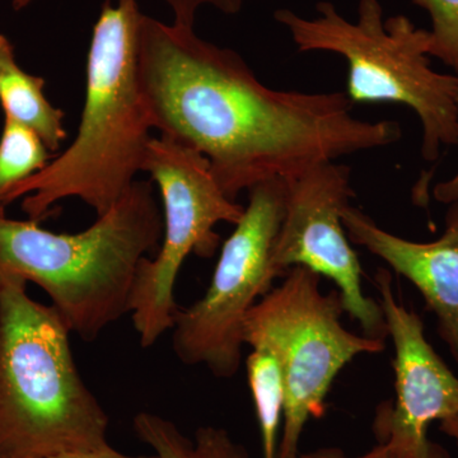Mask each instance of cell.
<instances>
[{
  "mask_svg": "<svg viewBox=\"0 0 458 458\" xmlns=\"http://www.w3.org/2000/svg\"><path fill=\"white\" fill-rule=\"evenodd\" d=\"M137 73L153 129L203 155L233 201L264 181L292 179L403 135L393 120L355 117L345 92L269 89L236 51L144 13Z\"/></svg>",
  "mask_w": 458,
  "mask_h": 458,
  "instance_id": "1",
  "label": "cell"
},
{
  "mask_svg": "<svg viewBox=\"0 0 458 458\" xmlns=\"http://www.w3.org/2000/svg\"><path fill=\"white\" fill-rule=\"evenodd\" d=\"M137 0H110L93 27L86 99L77 137L44 170L11 190L30 221L40 222L64 199H80L98 216L108 212L143 171L153 123L138 82L141 17Z\"/></svg>",
  "mask_w": 458,
  "mask_h": 458,
  "instance_id": "2",
  "label": "cell"
},
{
  "mask_svg": "<svg viewBox=\"0 0 458 458\" xmlns=\"http://www.w3.org/2000/svg\"><path fill=\"white\" fill-rule=\"evenodd\" d=\"M162 236L164 214L148 181H135L78 233H54L0 214V280L40 286L71 333L92 342L131 312L138 267L159 250Z\"/></svg>",
  "mask_w": 458,
  "mask_h": 458,
  "instance_id": "3",
  "label": "cell"
},
{
  "mask_svg": "<svg viewBox=\"0 0 458 458\" xmlns=\"http://www.w3.org/2000/svg\"><path fill=\"white\" fill-rule=\"evenodd\" d=\"M71 330L26 280H0V458H53L108 445L110 419L75 364Z\"/></svg>",
  "mask_w": 458,
  "mask_h": 458,
  "instance_id": "4",
  "label": "cell"
},
{
  "mask_svg": "<svg viewBox=\"0 0 458 458\" xmlns=\"http://www.w3.org/2000/svg\"><path fill=\"white\" fill-rule=\"evenodd\" d=\"M318 17L291 9L276 12L301 53L325 51L348 64L345 95L355 104H399L417 114L423 128L421 155L439 158L443 147L458 144L457 74L430 65L432 35L409 17L384 18L379 0H360L357 22L330 2L316 5Z\"/></svg>",
  "mask_w": 458,
  "mask_h": 458,
  "instance_id": "5",
  "label": "cell"
},
{
  "mask_svg": "<svg viewBox=\"0 0 458 458\" xmlns=\"http://www.w3.org/2000/svg\"><path fill=\"white\" fill-rule=\"evenodd\" d=\"M284 276L247 313L242 342L279 361L285 401L276 458H295L310 419L327 412L328 391L340 370L358 355L384 352L386 344L343 327L342 295L324 293L318 274L295 267Z\"/></svg>",
  "mask_w": 458,
  "mask_h": 458,
  "instance_id": "6",
  "label": "cell"
},
{
  "mask_svg": "<svg viewBox=\"0 0 458 458\" xmlns=\"http://www.w3.org/2000/svg\"><path fill=\"white\" fill-rule=\"evenodd\" d=\"M143 172L158 186L164 236L155 258L141 260L131 297L132 325L143 348L172 330L180 307L174 286L188 256L212 258L221 243L219 223L236 225L245 207L225 197L209 161L170 138L152 137Z\"/></svg>",
  "mask_w": 458,
  "mask_h": 458,
  "instance_id": "7",
  "label": "cell"
},
{
  "mask_svg": "<svg viewBox=\"0 0 458 458\" xmlns=\"http://www.w3.org/2000/svg\"><path fill=\"white\" fill-rule=\"evenodd\" d=\"M285 194L284 179L249 190V204L223 243L207 292L174 318L172 348L182 363L205 366L218 378L237 375L243 321L276 279L271 254L284 216Z\"/></svg>",
  "mask_w": 458,
  "mask_h": 458,
  "instance_id": "8",
  "label": "cell"
},
{
  "mask_svg": "<svg viewBox=\"0 0 458 458\" xmlns=\"http://www.w3.org/2000/svg\"><path fill=\"white\" fill-rule=\"evenodd\" d=\"M351 168L336 162L316 165L285 180L284 216L274 243L276 278L295 267L328 278L342 295L344 310L364 335L387 336L381 304L361 291V265L343 225V212L355 197Z\"/></svg>",
  "mask_w": 458,
  "mask_h": 458,
  "instance_id": "9",
  "label": "cell"
},
{
  "mask_svg": "<svg viewBox=\"0 0 458 458\" xmlns=\"http://www.w3.org/2000/svg\"><path fill=\"white\" fill-rule=\"evenodd\" d=\"M376 286L394 349V400L377 406L376 439L394 458H451L428 432L434 421L458 414V377L428 342L420 316L394 297L387 270L377 271Z\"/></svg>",
  "mask_w": 458,
  "mask_h": 458,
  "instance_id": "10",
  "label": "cell"
},
{
  "mask_svg": "<svg viewBox=\"0 0 458 458\" xmlns=\"http://www.w3.org/2000/svg\"><path fill=\"white\" fill-rule=\"evenodd\" d=\"M445 229L432 242H414L385 231L349 205L343 225L349 240L384 260L423 295L437 318V333L458 364V200L448 204Z\"/></svg>",
  "mask_w": 458,
  "mask_h": 458,
  "instance_id": "11",
  "label": "cell"
},
{
  "mask_svg": "<svg viewBox=\"0 0 458 458\" xmlns=\"http://www.w3.org/2000/svg\"><path fill=\"white\" fill-rule=\"evenodd\" d=\"M44 87V78L18 65L13 45L0 33V105L5 119L31 129L55 153L66 140L65 114L45 98Z\"/></svg>",
  "mask_w": 458,
  "mask_h": 458,
  "instance_id": "12",
  "label": "cell"
},
{
  "mask_svg": "<svg viewBox=\"0 0 458 458\" xmlns=\"http://www.w3.org/2000/svg\"><path fill=\"white\" fill-rule=\"evenodd\" d=\"M132 429L161 458H250L245 445L233 441L225 428L200 427L190 439L174 421L141 411L132 419Z\"/></svg>",
  "mask_w": 458,
  "mask_h": 458,
  "instance_id": "13",
  "label": "cell"
},
{
  "mask_svg": "<svg viewBox=\"0 0 458 458\" xmlns=\"http://www.w3.org/2000/svg\"><path fill=\"white\" fill-rule=\"evenodd\" d=\"M247 381L260 426L264 458H276L285 388L279 361L265 349H252L246 360Z\"/></svg>",
  "mask_w": 458,
  "mask_h": 458,
  "instance_id": "14",
  "label": "cell"
},
{
  "mask_svg": "<svg viewBox=\"0 0 458 458\" xmlns=\"http://www.w3.org/2000/svg\"><path fill=\"white\" fill-rule=\"evenodd\" d=\"M53 157L35 131L4 120L0 138V214H5V199L11 190L44 170Z\"/></svg>",
  "mask_w": 458,
  "mask_h": 458,
  "instance_id": "15",
  "label": "cell"
},
{
  "mask_svg": "<svg viewBox=\"0 0 458 458\" xmlns=\"http://www.w3.org/2000/svg\"><path fill=\"white\" fill-rule=\"evenodd\" d=\"M432 20V51L445 65L458 72V0H412Z\"/></svg>",
  "mask_w": 458,
  "mask_h": 458,
  "instance_id": "16",
  "label": "cell"
},
{
  "mask_svg": "<svg viewBox=\"0 0 458 458\" xmlns=\"http://www.w3.org/2000/svg\"><path fill=\"white\" fill-rule=\"evenodd\" d=\"M170 8L174 25L195 27V20L201 8L212 7L225 14H236L246 0H161Z\"/></svg>",
  "mask_w": 458,
  "mask_h": 458,
  "instance_id": "17",
  "label": "cell"
},
{
  "mask_svg": "<svg viewBox=\"0 0 458 458\" xmlns=\"http://www.w3.org/2000/svg\"><path fill=\"white\" fill-rule=\"evenodd\" d=\"M295 458H394L393 452L387 445L378 443L372 450L360 454V456H348L343 450L335 447L318 448V450L306 452V454H298Z\"/></svg>",
  "mask_w": 458,
  "mask_h": 458,
  "instance_id": "18",
  "label": "cell"
},
{
  "mask_svg": "<svg viewBox=\"0 0 458 458\" xmlns=\"http://www.w3.org/2000/svg\"><path fill=\"white\" fill-rule=\"evenodd\" d=\"M53 458H161L158 454H149V456H131V454H122L114 450L110 445H104L98 450L89 452H78V454H65Z\"/></svg>",
  "mask_w": 458,
  "mask_h": 458,
  "instance_id": "19",
  "label": "cell"
},
{
  "mask_svg": "<svg viewBox=\"0 0 458 458\" xmlns=\"http://www.w3.org/2000/svg\"><path fill=\"white\" fill-rule=\"evenodd\" d=\"M456 99L458 106V83ZM433 195L434 198H436V200H438L439 203L443 204H451L454 203V201L458 200V171L452 179L443 181V182L438 183V185H437L433 190Z\"/></svg>",
  "mask_w": 458,
  "mask_h": 458,
  "instance_id": "20",
  "label": "cell"
},
{
  "mask_svg": "<svg viewBox=\"0 0 458 458\" xmlns=\"http://www.w3.org/2000/svg\"><path fill=\"white\" fill-rule=\"evenodd\" d=\"M439 430L454 439L458 447V414L439 423Z\"/></svg>",
  "mask_w": 458,
  "mask_h": 458,
  "instance_id": "21",
  "label": "cell"
},
{
  "mask_svg": "<svg viewBox=\"0 0 458 458\" xmlns=\"http://www.w3.org/2000/svg\"><path fill=\"white\" fill-rule=\"evenodd\" d=\"M33 2H35V0H13L12 7H13L14 11L20 12L29 7V5H31Z\"/></svg>",
  "mask_w": 458,
  "mask_h": 458,
  "instance_id": "22",
  "label": "cell"
}]
</instances>
